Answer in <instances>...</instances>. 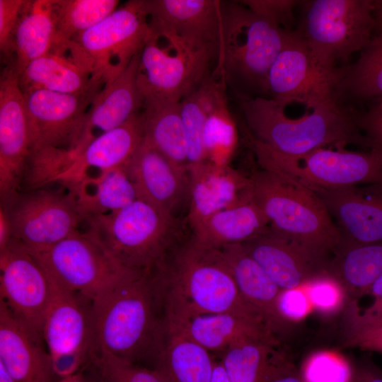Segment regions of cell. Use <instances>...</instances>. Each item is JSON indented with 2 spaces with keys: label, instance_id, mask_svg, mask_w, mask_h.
<instances>
[{
  "label": "cell",
  "instance_id": "obj_1",
  "mask_svg": "<svg viewBox=\"0 0 382 382\" xmlns=\"http://www.w3.org/2000/svg\"><path fill=\"white\" fill-rule=\"evenodd\" d=\"M157 274L167 292L166 313H234L271 328L262 314L240 294L219 249L200 245L191 236L183 238Z\"/></svg>",
  "mask_w": 382,
  "mask_h": 382
},
{
  "label": "cell",
  "instance_id": "obj_2",
  "mask_svg": "<svg viewBox=\"0 0 382 382\" xmlns=\"http://www.w3.org/2000/svg\"><path fill=\"white\" fill-rule=\"evenodd\" d=\"M158 289L155 270L135 271L92 301L91 353L135 362L152 350L161 326L155 311Z\"/></svg>",
  "mask_w": 382,
  "mask_h": 382
},
{
  "label": "cell",
  "instance_id": "obj_3",
  "mask_svg": "<svg viewBox=\"0 0 382 382\" xmlns=\"http://www.w3.org/2000/svg\"><path fill=\"white\" fill-rule=\"evenodd\" d=\"M288 31L254 13L240 1H221V35L213 75L239 100L269 98V71Z\"/></svg>",
  "mask_w": 382,
  "mask_h": 382
},
{
  "label": "cell",
  "instance_id": "obj_4",
  "mask_svg": "<svg viewBox=\"0 0 382 382\" xmlns=\"http://www.w3.org/2000/svg\"><path fill=\"white\" fill-rule=\"evenodd\" d=\"M243 123L250 134L270 148L301 154L327 144H347L371 150V144L355 122V110L338 103L322 105L292 119L269 98L239 100Z\"/></svg>",
  "mask_w": 382,
  "mask_h": 382
},
{
  "label": "cell",
  "instance_id": "obj_5",
  "mask_svg": "<svg viewBox=\"0 0 382 382\" xmlns=\"http://www.w3.org/2000/svg\"><path fill=\"white\" fill-rule=\"evenodd\" d=\"M86 232L117 262L137 272L163 264L183 238L180 218L136 199L115 212L86 219Z\"/></svg>",
  "mask_w": 382,
  "mask_h": 382
},
{
  "label": "cell",
  "instance_id": "obj_6",
  "mask_svg": "<svg viewBox=\"0 0 382 382\" xmlns=\"http://www.w3.org/2000/svg\"><path fill=\"white\" fill-rule=\"evenodd\" d=\"M250 177L252 199L268 219L270 228L329 261L327 257L340 243L342 234L320 197L269 170L260 169Z\"/></svg>",
  "mask_w": 382,
  "mask_h": 382
},
{
  "label": "cell",
  "instance_id": "obj_7",
  "mask_svg": "<svg viewBox=\"0 0 382 382\" xmlns=\"http://www.w3.org/2000/svg\"><path fill=\"white\" fill-rule=\"evenodd\" d=\"M239 127L261 169L289 178L315 192L382 184V153L375 149L355 152L323 146L301 154H286L257 140L243 122Z\"/></svg>",
  "mask_w": 382,
  "mask_h": 382
},
{
  "label": "cell",
  "instance_id": "obj_8",
  "mask_svg": "<svg viewBox=\"0 0 382 382\" xmlns=\"http://www.w3.org/2000/svg\"><path fill=\"white\" fill-rule=\"evenodd\" d=\"M378 0L300 1L295 29L306 40L322 66L333 69L336 63L345 64L361 51L376 29L374 12Z\"/></svg>",
  "mask_w": 382,
  "mask_h": 382
},
{
  "label": "cell",
  "instance_id": "obj_9",
  "mask_svg": "<svg viewBox=\"0 0 382 382\" xmlns=\"http://www.w3.org/2000/svg\"><path fill=\"white\" fill-rule=\"evenodd\" d=\"M151 37L144 0H130L69 42L65 55L105 83L117 76Z\"/></svg>",
  "mask_w": 382,
  "mask_h": 382
},
{
  "label": "cell",
  "instance_id": "obj_10",
  "mask_svg": "<svg viewBox=\"0 0 382 382\" xmlns=\"http://www.w3.org/2000/svg\"><path fill=\"white\" fill-rule=\"evenodd\" d=\"M28 250L57 284L91 302L135 272L117 262L86 231L77 230L48 248Z\"/></svg>",
  "mask_w": 382,
  "mask_h": 382
},
{
  "label": "cell",
  "instance_id": "obj_11",
  "mask_svg": "<svg viewBox=\"0 0 382 382\" xmlns=\"http://www.w3.org/2000/svg\"><path fill=\"white\" fill-rule=\"evenodd\" d=\"M8 217L12 240L31 251L66 238L83 222L73 195L45 186L21 191L0 203Z\"/></svg>",
  "mask_w": 382,
  "mask_h": 382
},
{
  "label": "cell",
  "instance_id": "obj_12",
  "mask_svg": "<svg viewBox=\"0 0 382 382\" xmlns=\"http://www.w3.org/2000/svg\"><path fill=\"white\" fill-rule=\"evenodd\" d=\"M340 77V67L330 69L320 65L301 33L289 30L269 71V98L284 108L292 103L312 109L337 103L335 91Z\"/></svg>",
  "mask_w": 382,
  "mask_h": 382
},
{
  "label": "cell",
  "instance_id": "obj_13",
  "mask_svg": "<svg viewBox=\"0 0 382 382\" xmlns=\"http://www.w3.org/2000/svg\"><path fill=\"white\" fill-rule=\"evenodd\" d=\"M104 84L100 81L85 91L74 93L42 89L22 91L29 127L30 153L43 149L72 153L82 138L90 105Z\"/></svg>",
  "mask_w": 382,
  "mask_h": 382
},
{
  "label": "cell",
  "instance_id": "obj_14",
  "mask_svg": "<svg viewBox=\"0 0 382 382\" xmlns=\"http://www.w3.org/2000/svg\"><path fill=\"white\" fill-rule=\"evenodd\" d=\"M50 277L52 294L43 319L42 337L54 374L61 379L78 373L89 361L91 302Z\"/></svg>",
  "mask_w": 382,
  "mask_h": 382
},
{
  "label": "cell",
  "instance_id": "obj_15",
  "mask_svg": "<svg viewBox=\"0 0 382 382\" xmlns=\"http://www.w3.org/2000/svg\"><path fill=\"white\" fill-rule=\"evenodd\" d=\"M167 42V41H166ZM161 47L151 35L140 54V86L155 94L180 102L210 75L218 54L167 42Z\"/></svg>",
  "mask_w": 382,
  "mask_h": 382
},
{
  "label": "cell",
  "instance_id": "obj_16",
  "mask_svg": "<svg viewBox=\"0 0 382 382\" xmlns=\"http://www.w3.org/2000/svg\"><path fill=\"white\" fill-rule=\"evenodd\" d=\"M51 294V279L45 268L25 247L11 241L0 251V301L42 340Z\"/></svg>",
  "mask_w": 382,
  "mask_h": 382
},
{
  "label": "cell",
  "instance_id": "obj_17",
  "mask_svg": "<svg viewBox=\"0 0 382 382\" xmlns=\"http://www.w3.org/2000/svg\"><path fill=\"white\" fill-rule=\"evenodd\" d=\"M30 155V135L23 94L13 65L0 75V203L21 191Z\"/></svg>",
  "mask_w": 382,
  "mask_h": 382
},
{
  "label": "cell",
  "instance_id": "obj_18",
  "mask_svg": "<svg viewBox=\"0 0 382 382\" xmlns=\"http://www.w3.org/2000/svg\"><path fill=\"white\" fill-rule=\"evenodd\" d=\"M151 35L219 52L221 1L144 0Z\"/></svg>",
  "mask_w": 382,
  "mask_h": 382
},
{
  "label": "cell",
  "instance_id": "obj_19",
  "mask_svg": "<svg viewBox=\"0 0 382 382\" xmlns=\"http://www.w3.org/2000/svg\"><path fill=\"white\" fill-rule=\"evenodd\" d=\"M127 173L137 199L175 217L183 207L188 209L187 169L172 162L144 137L129 161Z\"/></svg>",
  "mask_w": 382,
  "mask_h": 382
},
{
  "label": "cell",
  "instance_id": "obj_20",
  "mask_svg": "<svg viewBox=\"0 0 382 382\" xmlns=\"http://www.w3.org/2000/svg\"><path fill=\"white\" fill-rule=\"evenodd\" d=\"M241 245L281 289L299 287L327 272L329 261L270 228Z\"/></svg>",
  "mask_w": 382,
  "mask_h": 382
},
{
  "label": "cell",
  "instance_id": "obj_21",
  "mask_svg": "<svg viewBox=\"0 0 382 382\" xmlns=\"http://www.w3.org/2000/svg\"><path fill=\"white\" fill-rule=\"evenodd\" d=\"M315 193L337 222L342 239L359 244L382 242V184Z\"/></svg>",
  "mask_w": 382,
  "mask_h": 382
},
{
  "label": "cell",
  "instance_id": "obj_22",
  "mask_svg": "<svg viewBox=\"0 0 382 382\" xmlns=\"http://www.w3.org/2000/svg\"><path fill=\"white\" fill-rule=\"evenodd\" d=\"M189 204L185 217L193 228L214 213L251 198V179L229 165L204 162L187 169Z\"/></svg>",
  "mask_w": 382,
  "mask_h": 382
},
{
  "label": "cell",
  "instance_id": "obj_23",
  "mask_svg": "<svg viewBox=\"0 0 382 382\" xmlns=\"http://www.w3.org/2000/svg\"><path fill=\"white\" fill-rule=\"evenodd\" d=\"M140 54L117 76L106 82L95 96L86 115L81 141L71 153L72 160L94 139V130L109 131L141 111L144 96L139 81Z\"/></svg>",
  "mask_w": 382,
  "mask_h": 382
},
{
  "label": "cell",
  "instance_id": "obj_24",
  "mask_svg": "<svg viewBox=\"0 0 382 382\" xmlns=\"http://www.w3.org/2000/svg\"><path fill=\"white\" fill-rule=\"evenodd\" d=\"M0 364L18 382L59 381L43 340L1 301Z\"/></svg>",
  "mask_w": 382,
  "mask_h": 382
},
{
  "label": "cell",
  "instance_id": "obj_25",
  "mask_svg": "<svg viewBox=\"0 0 382 382\" xmlns=\"http://www.w3.org/2000/svg\"><path fill=\"white\" fill-rule=\"evenodd\" d=\"M144 137L140 111L120 126L95 137L52 183H58L65 187L87 177L91 168L100 173L125 165L129 162Z\"/></svg>",
  "mask_w": 382,
  "mask_h": 382
},
{
  "label": "cell",
  "instance_id": "obj_26",
  "mask_svg": "<svg viewBox=\"0 0 382 382\" xmlns=\"http://www.w3.org/2000/svg\"><path fill=\"white\" fill-rule=\"evenodd\" d=\"M166 320L209 352L222 353L236 344L250 340L278 343L275 333L268 325L234 313H166Z\"/></svg>",
  "mask_w": 382,
  "mask_h": 382
},
{
  "label": "cell",
  "instance_id": "obj_27",
  "mask_svg": "<svg viewBox=\"0 0 382 382\" xmlns=\"http://www.w3.org/2000/svg\"><path fill=\"white\" fill-rule=\"evenodd\" d=\"M152 350L151 369L162 382H210L215 364L210 352L166 320Z\"/></svg>",
  "mask_w": 382,
  "mask_h": 382
},
{
  "label": "cell",
  "instance_id": "obj_28",
  "mask_svg": "<svg viewBox=\"0 0 382 382\" xmlns=\"http://www.w3.org/2000/svg\"><path fill=\"white\" fill-rule=\"evenodd\" d=\"M226 91L224 82L213 74L197 88L206 112L204 160L217 166L229 165L239 140V127L228 109Z\"/></svg>",
  "mask_w": 382,
  "mask_h": 382
},
{
  "label": "cell",
  "instance_id": "obj_29",
  "mask_svg": "<svg viewBox=\"0 0 382 382\" xmlns=\"http://www.w3.org/2000/svg\"><path fill=\"white\" fill-rule=\"evenodd\" d=\"M269 221L250 199L219 211L190 230L192 239L206 248L220 249L241 244L266 232Z\"/></svg>",
  "mask_w": 382,
  "mask_h": 382
},
{
  "label": "cell",
  "instance_id": "obj_30",
  "mask_svg": "<svg viewBox=\"0 0 382 382\" xmlns=\"http://www.w3.org/2000/svg\"><path fill=\"white\" fill-rule=\"evenodd\" d=\"M243 298L259 311L276 334L285 328L276 303L282 290L241 244L219 249Z\"/></svg>",
  "mask_w": 382,
  "mask_h": 382
},
{
  "label": "cell",
  "instance_id": "obj_31",
  "mask_svg": "<svg viewBox=\"0 0 382 382\" xmlns=\"http://www.w3.org/2000/svg\"><path fill=\"white\" fill-rule=\"evenodd\" d=\"M141 88L144 96L141 110L144 138L172 162L187 169V144L180 102Z\"/></svg>",
  "mask_w": 382,
  "mask_h": 382
},
{
  "label": "cell",
  "instance_id": "obj_32",
  "mask_svg": "<svg viewBox=\"0 0 382 382\" xmlns=\"http://www.w3.org/2000/svg\"><path fill=\"white\" fill-rule=\"evenodd\" d=\"M128 163L64 187L73 195L83 221L119 210L137 199L127 173Z\"/></svg>",
  "mask_w": 382,
  "mask_h": 382
},
{
  "label": "cell",
  "instance_id": "obj_33",
  "mask_svg": "<svg viewBox=\"0 0 382 382\" xmlns=\"http://www.w3.org/2000/svg\"><path fill=\"white\" fill-rule=\"evenodd\" d=\"M333 253L327 273L342 284L347 303L358 301L382 273V242L359 244L342 239Z\"/></svg>",
  "mask_w": 382,
  "mask_h": 382
},
{
  "label": "cell",
  "instance_id": "obj_34",
  "mask_svg": "<svg viewBox=\"0 0 382 382\" xmlns=\"http://www.w3.org/2000/svg\"><path fill=\"white\" fill-rule=\"evenodd\" d=\"M54 0H25L14 38L13 63L19 74L32 61L52 53L56 43Z\"/></svg>",
  "mask_w": 382,
  "mask_h": 382
},
{
  "label": "cell",
  "instance_id": "obj_35",
  "mask_svg": "<svg viewBox=\"0 0 382 382\" xmlns=\"http://www.w3.org/2000/svg\"><path fill=\"white\" fill-rule=\"evenodd\" d=\"M336 102L349 108L350 103L370 102L382 97V30L374 35L353 64L340 66Z\"/></svg>",
  "mask_w": 382,
  "mask_h": 382
},
{
  "label": "cell",
  "instance_id": "obj_36",
  "mask_svg": "<svg viewBox=\"0 0 382 382\" xmlns=\"http://www.w3.org/2000/svg\"><path fill=\"white\" fill-rule=\"evenodd\" d=\"M23 92L42 89L74 93L85 91L103 81L93 77L69 57L50 53L30 62L18 74Z\"/></svg>",
  "mask_w": 382,
  "mask_h": 382
},
{
  "label": "cell",
  "instance_id": "obj_37",
  "mask_svg": "<svg viewBox=\"0 0 382 382\" xmlns=\"http://www.w3.org/2000/svg\"><path fill=\"white\" fill-rule=\"evenodd\" d=\"M119 3L118 0H54L57 35L52 53L64 55L69 42L110 15Z\"/></svg>",
  "mask_w": 382,
  "mask_h": 382
},
{
  "label": "cell",
  "instance_id": "obj_38",
  "mask_svg": "<svg viewBox=\"0 0 382 382\" xmlns=\"http://www.w3.org/2000/svg\"><path fill=\"white\" fill-rule=\"evenodd\" d=\"M277 345L250 340L239 342L221 353L220 361L230 382H265L274 364L284 355Z\"/></svg>",
  "mask_w": 382,
  "mask_h": 382
},
{
  "label": "cell",
  "instance_id": "obj_39",
  "mask_svg": "<svg viewBox=\"0 0 382 382\" xmlns=\"http://www.w3.org/2000/svg\"><path fill=\"white\" fill-rule=\"evenodd\" d=\"M299 372L303 382H354L355 368L340 353L320 350L305 359Z\"/></svg>",
  "mask_w": 382,
  "mask_h": 382
},
{
  "label": "cell",
  "instance_id": "obj_40",
  "mask_svg": "<svg viewBox=\"0 0 382 382\" xmlns=\"http://www.w3.org/2000/svg\"><path fill=\"white\" fill-rule=\"evenodd\" d=\"M88 362L101 382H162L153 369L113 355L91 353Z\"/></svg>",
  "mask_w": 382,
  "mask_h": 382
},
{
  "label": "cell",
  "instance_id": "obj_41",
  "mask_svg": "<svg viewBox=\"0 0 382 382\" xmlns=\"http://www.w3.org/2000/svg\"><path fill=\"white\" fill-rule=\"evenodd\" d=\"M181 117L187 144V169L205 162L203 132L206 112L197 89L180 101Z\"/></svg>",
  "mask_w": 382,
  "mask_h": 382
},
{
  "label": "cell",
  "instance_id": "obj_42",
  "mask_svg": "<svg viewBox=\"0 0 382 382\" xmlns=\"http://www.w3.org/2000/svg\"><path fill=\"white\" fill-rule=\"evenodd\" d=\"M313 311L330 316L347 303V296L342 284L328 273L313 277L303 285Z\"/></svg>",
  "mask_w": 382,
  "mask_h": 382
},
{
  "label": "cell",
  "instance_id": "obj_43",
  "mask_svg": "<svg viewBox=\"0 0 382 382\" xmlns=\"http://www.w3.org/2000/svg\"><path fill=\"white\" fill-rule=\"evenodd\" d=\"M251 11L261 16L283 29L294 30L297 25V19L294 13V8L298 6V0H244L240 1Z\"/></svg>",
  "mask_w": 382,
  "mask_h": 382
},
{
  "label": "cell",
  "instance_id": "obj_44",
  "mask_svg": "<svg viewBox=\"0 0 382 382\" xmlns=\"http://www.w3.org/2000/svg\"><path fill=\"white\" fill-rule=\"evenodd\" d=\"M25 0H0V51L5 64L14 56V38Z\"/></svg>",
  "mask_w": 382,
  "mask_h": 382
},
{
  "label": "cell",
  "instance_id": "obj_45",
  "mask_svg": "<svg viewBox=\"0 0 382 382\" xmlns=\"http://www.w3.org/2000/svg\"><path fill=\"white\" fill-rule=\"evenodd\" d=\"M277 314L286 327L289 323L299 322L313 311L303 287L282 289L276 303Z\"/></svg>",
  "mask_w": 382,
  "mask_h": 382
},
{
  "label": "cell",
  "instance_id": "obj_46",
  "mask_svg": "<svg viewBox=\"0 0 382 382\" xmlns=\"http://www.w3.org/2000/svg\"><path fill=\"white\" fill-rule=\"evenodd\" d=\"M347 322L345 346L382 352V324Z\"/></svg>",
  "mask_w": 382,
  "mask_h": 382
},
{
  "label": "cell",
  "instance_id": "obj_47",
  "mask_svg": "<svg viewBox=\"0 0 382 382\" xmlns=\"http://www.w3.org/2000/svg\"><path fill=\"white\" fill-rule=\"evenodd\" d=\"M355 122L371 144V149L382 153V104L370 103L363 112L355 111Z\"/></svg>",
  "mask_w": 382,
  "mask_h": 382
},
{
  "label": "cell",
  "instance_id": "obj_48",
  "mask_svg": "<svg viewBox=\"0 0 382 382\" xmlns=\"http://www.w3.org/2000/svg\"><path fill=\"white\" fill-rule=\"evenodd\" d=\"M366 294L371 295L374 301L363 313L357 311L355 304L346 308L347 320L359 323L380 324L382 323V273L374 282Z\"/></svg>",
  "mask_w": 382,
  "mask_h": 382
},
{
  "label": "cell",
  "instance_id": "obj_49",
  "mask_svg": "<svg viewBox=\"0 0 382 382\" xmlns=\"http://www.w3.org/2000/svg\"><path fill=\"white\" fill-rule=\"evenodd\" d=\"M265 382H303L299 371L284 356L270 371Z\"/></svg>",
  "mask_w": 382,
  "mask_h": 382
},
{
  "label": "cell",
  "instance_id": "obj_50",
  "mask_svg": "<svg viewBox=\"0 0 382 382\" xmlns=\"http://www.w3.org/2000/svg\"><path fill=\"white\" fill-rule=\"evenodd\" d=\"M354 382H382V371L373 364L355 368Z\"/></svg>",
  "mask_w": 382,
  "mask_h": 382
},
{
  "label": "cell",
  "instance_id": "obj_51",
  "mask_svg": "<svg viewBox=\"0 0 382 382\" xmlns=\"http://www.w3.org/2000/svg\"><path fill=\"white\" fill-rule=\"evenodd\" d=\"M12 240L11 228L5 209L0 206V251L4 250Z\"/></svg>",
  "mask_w": 382,
  "mask_h": 382
},
{
  "label": "cell",
  "instance_id": "obj_52",
  "mask_svg": "<svg viewBox=\"0 0 382 382\" xmlns=\"http://www.w3.org/2000/svg\"><path fill=\"white\" fill-rule=\"evenodd\" d=\"M210 382H230L220 361H215Z\"/></svg>",
  "mask_w": 382,
  "mask_h": 382
},
{
  "label": "cell",
  "instance_id": "obj_53",
  "mask_svg": "<svg viewBox=\"0 0 382 382\" xmlns=\"http://www.w3.org/2000/svg\"><path fill=\"white\" fill-rule=\"evenodd\" d=\"M57 382H84V374L80 371L72 376L59 379Z\"/></svg>",
  "mask_w": 382,
  "mask_h": 382
},
{
  "label": "cell",
  "instance_id": "obj_54",
  "mask_svg": "<svg viewBox=\"0 0 382 382\" xmlns=\"http://www.w3.org/2000/svg\"><path fill=\"white\" fill-rule=\"evenodd\" d=\"M0 382H18L0 364Z\"/></svg>",
  "mask_w": 382,
  "mask_h": 382
},
{
  "label": "cell",
  "instance_id": "obj_55",
  "mask_svg": "<svg viewBox=\"0 0 382 382\" xmlns=\"http://www.w3.org/2000/svg\"><path fill=\"white\" fill-rule=\"evenodd\" d=\"M374 18L376 23V30H378V32L382 30V1L380 6L374 12Z\"/></svg>",
  "mask_w": 382,
  "mask_h": 382
},
{
  "label": "cell",
  "instance_id": "obj_56",
  "mask_svg": "<svg viewBox=\"0 0 382 382\" xmlns=\"http://www.w3.org/2000/svg\"><path fill=\"white\" fill-rule=\"evenodd\" d=\"M94 373V372H93ZM84 382H101L97 376L94 374L87 376L84 374Z\"/></svg>",
  "mask_w": 382,
  "mask_h": 382
},
{
  "label": "cell",
  "instance_id": "obj_57",
  "mask_svg": "<svg viewBox=\"0 0 382 382\" xmlns=\"http://www.w3.org/2000/svg\"><path fill=\"white\" fill-rule=\"evenodd\" d=\"M370 103H381L382 104V97L378 98L369 102Z\"/></svg>",
  "mask_w": 382,
  "mask_h": 382
},
{
  "label": "cell",
  "instance_id": "obj_58",
  "mask_svg": "<svg viewBox=\"0 0 382 382\" xmlns=\"http://www.w3.org/2000/svg\"><path fill=\"white\" fill-rule=\"evenodd\" d=\"M380 324H382V323H380Z\"/></svg>",
  "mask_w": 382,
  "mask_h": 382
}]
</instances>
